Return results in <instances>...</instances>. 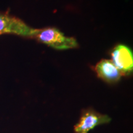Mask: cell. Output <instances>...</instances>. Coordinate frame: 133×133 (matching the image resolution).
Segmentation results:
<instances>
[{
    "label": "cell",
    "instance_id": "obj_1",
    "mask_svg": "<svg viewBox=\"0 0 133 133\" xmlns=\"http://www.w3.org/2000/svg\"><path fill=\"white\" fill-rule=\"evenodd\" d=\"M35 38L43 44L58 50L73 49L78 46L77 41L74 38L66 36L56 28L38 29Z\"/></svg>",
    "mask_w": 133,
    "mask_h": 133
},
{
    "label": "cell",
    "instance_id": "obj_4",
    "mask_svg": "<svg viewBox=\"0 0 133 133\" xmlns=\"http://www.w3.org/2000/svg\"><path fill=\"white\" fill-rule=\"evenodd\" d=\"M110 118L106 115H102L89 110L83 113L79 122L75 126V133H88L91 129L100 124L108 123Z\"/></svg>",
    "mask_w": 133,
    "mask_h": 133
},
{
    "label": "cell",
    "instance_id": "obj_3",
    "mask_svg": "<svg viewBox=\"0 0 133 133\" xmlns=\"http://www.w3.org/2000/svg\"><path fill=\"white\" fill-rule=\"evenodd\" d=\"M112 62L123 75H129L133 69V54L127 46L119 44L111 53Z\"/></svg>",
    "mask_w": 133,
    "mask_h": 133
},
{
    "label": "cell",
    "instance_id": "obj_5",
    "mask_svg": "<svg viewBox=\"0 0 133 133\" xmlns=\"http://www.w3.org/2000/svg\"><path fill=\"white\" fill-rule=\"evenodd\" d=\"M96 71L99 78L105 82L115 83L123 75L111 60L103 59L96 66Z\"/></svg>",
    "mask_w": 133,
    "mask_h": 133
},
{
    "label": "cell",
    "instance_id": "obj_2",
    "mask_svg": "<svg viewBox=\"0 0 133 133\" xmlns=\"http://www.w3.org/2000/svg\"><path fill=\"white\" fill-rule=\"evenodd\" d=\"M38 29H33L18 18L0 13V35L14 34L24 37L35 38Z\"/></svg>",
    "mask_w": 133,
    "mask_h": 133
}]
</instances>
